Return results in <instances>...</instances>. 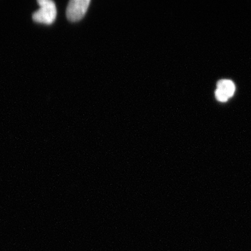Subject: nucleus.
Returning <instances> with one entry per match:
<instances>
[{
  "mask_svg": "<svg viewBox=\"0 0 251 251\" xmlns=\"http://www.w3.org/2000/svg\"><path fill=\"white\" fill-rule=\"evenodd\" d=\"M37 2L40 8L33 14V20L37 23L52 24L57 16V9L54 1L51 0H38Z\"/></svg>",
  "mask_w": 251,
  "mask_h": 251,
  "instance_id": "1",
  "label": "nucleus"
},
{
  "mask_svg": "<svg viewBox=\"0 0 251 251\" xmlns=\"http://www.w3.org/2000/svg\"><path fill=\"white\" fill-rule=\"evenodd\" d=\"M90 0H72L69 1L67 9L68 19L72 22L80 21L85 16Z\"/></svg>",
  "mask_w": 251,
  "mask_h": 251,
  "instance_id": "2",
  "label": "nucleus"
},
{
  "mask_svg": "<svg viewBox=\"0 0 251 251\" xmlns=\"http://www.w3.org/2000/svg\"><path fill=\"white\" fill-rule=\"evenodd\" d=\"M235 92L233 82L229 80H221L217 83L215 92L216 98L221 102H226L232 97Z\"/></svg>",
  "mask_w": 251,
  "mask_h": 251,
  "instance_id": "3",
  "label": "nucleus"
}]
</instances>
